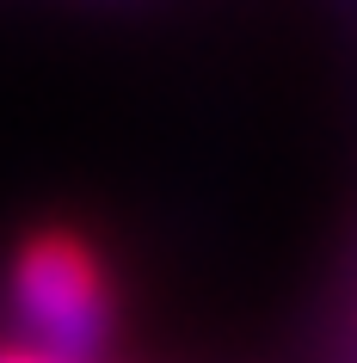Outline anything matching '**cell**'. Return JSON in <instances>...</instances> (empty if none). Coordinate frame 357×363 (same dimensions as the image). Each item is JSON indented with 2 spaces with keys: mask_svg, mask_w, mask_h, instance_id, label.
<instances>
[{
  "mask_svg": "<svg viewBox=\"0 0 357 363\" xmlns=\"http://www.w3.org/2000/svg\"><path fill=\"white\" fill-rule=\"evenodd\" d=\"M0 363H56V357H43V351H31V345H6Z\"/></svg>",
  "mask_w": 357,
  "mask_h": 363,
  "instance_id": "cell-2",
  "label": "cell"
},
{
  "mask_svg": "<svg viewBox=\"0 0 357 363\" xmlns=\"http://www.w3.org/2000/svg\"><path fill=\"white\" fill-rule=\"evenodd\" d=\"M13 314L31 333V351L56 363H99L111 339V271L80 234L50 228L13 252Z\"/></svg>",
  "mask_w": 357,
  "mask_h": 363,
  "instance_id": "cell-1",
  "label": "cell"
}]
</instances>
